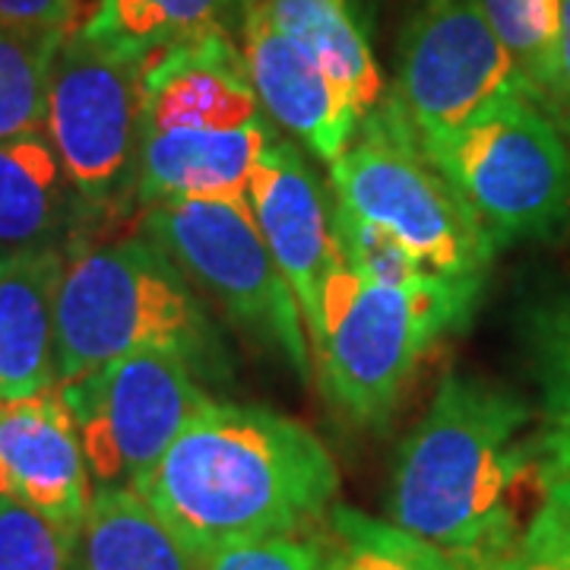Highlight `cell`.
I'll use <instances>...</instances> for the list:
<instances>
[{
	"instance_id": "cell-23",
	"label": "cell",
	"mask_w": 570,
	"mask_h": 570,
	"mask_svg": "<svg viewBox=\"0 0 570 570\" xmlns=\"http://www.w3.org/2000/svg\"><path fill=\"white\" fill-rule=\"evenodd\" d=\"M330 223H333V238L340 245V254L346 257V264L365 283L406 285L431 273V269H425L415 261V254L409 247L396 242L393 232H387L384 225L365 219L352 206L336 200V209H333Z\"/></svg>"
},
{
	"instance_id": "cell-18",
	"label": "cell",
	"mask_w": 570,
	"mask_h": 570,
	"mask_svg": "<svg viewBox=\"0 0 570 570\" xmlns=\"http://www.w3.org/2000/svg\"><path fill=\"white\" fill-rule=\"evenodd\" d=\"M245 7L247 0H99L80 32L146 61L171 45L242 26Z\"/></svg>"
},
{
	"instance_id": "cell-6",
	"label": "cell",
	"mask_w": 570,
	"mask_h": 570,
	"mask_svg": "<svg viewBox=\"0 0 570 570\" xmlns=\"http://www.w3.org/2000/svg\"><path fill=\"white\" fill-rule=\"evenodd\" d=\"M491 247L546 235L570 209V149L549 111L530 96L491 105L428 153Z\"/></svg>"
},
{
	"instance_id": "cell-10",
	"label": "cell",
	"mask_w": 570,
	"mask_h": 570,
	"mask_svg": "<svg viewBox=\"0 0 570 570\" xmlns=\"http://www.w3.org/2000/svg\"><path fill=\"white\" fill-rule=\"evenodd\" d=\"M393 96L431 153L491 105L530 92L479 0H431L400 39Z\"/></svg>"
},
{
	"instance_id": "cell-8",
	"label": "cell",
	"mask_w": 570,
	"mask_h": 570,
	"mask_svg": "<svg viewBox=\"0 0 570 570\" xmlns=\"http://www.w3.org/2000/svg\"><path fill=\"white\" fill-rule=\"evenodd\" d=\"M142 63L80 29L55 51L45 134L82 204L115 206L137 194Z\"/></svg>"
},
{
	"instance_id": "cell-11",
	"label": "cell",
	"mask_w": 570,
	"mask_h": 570,
	"mask_svg": "<svg viewBox=\"0 0 570 570\" xmlns=\"http://www.w3.org/2000/svg\"><path fill=\"white\" fill-rule=\"evenodd\" d=\"M247 200L273 261L302 307L307 343L317 358L324 348L321 295L326 276L343 261L321 178L295 142L273 137L250 171Z\"/></svg>"
},
{
	"instance_id": "cell-17",
	"label": "cell",
	"mask_w": 570,
	"mask_h": 570,
	"mask_svg": "<svg viewBox=\"0 0 570 570\" xmlns=\"http://www.w3.org/2000/svg\"><path fill=\"white\" fill-rule=\"evenodd\" d=\"M264 7L269 20L324 67L362 118L387 96L365 32L352 20L346 0H264Z\"/></svg>"
},
{
	"instance_id": "cell-7",
	"label": "cell",
	"mask_w": 570,
	"mask_h": 570,
	"mask_svg": "<svg viewBox=\"0 0 570 570\" xmlns=\"http://www.w3.org/2000/svg\"><path fill=\"white\" fill-rule=\"evenodd\" d=\"M142 235L216 298L247 336L276 352L302 381L311 377L302 307L266 247L250 200L149 206Z\"/></svg>"
},
{
	"instance_id": "cell-26",
	"label": "cell",
	"mask_w": 570,
	"mask_h": 570,
	"mask_svg": "<svg viewBox=\"0 0 570 570\" xmlns=\"http://www.w3.org/2000/svg\"><path fill=\"white\" fill-rule=\"evenodd\" d=\"M204 570H336V549L326 532H288L242 542L209 554Z\"/></svg>"
},
{
	"instance_id": "cell-9",
	"label": "cell",
	"mask_w": 570,
	"mask_h": 570,
	"mask_svg": "<svg viewBox=\"0 0 570 570\" xmlns=\"http://www.w3.org/2000/svg\"><path fill=\"white\" fill-rule=\"evenodd\" d=\"M194 371L171 352H137L58 384L99 489H134L209 403Z\"/></svg>"
},
{
	"instance_id": "cell-29",
	"label": "cell",
	"mask_w": 570,
	"mask_h": 570,
	"mask_svg": "<svg viewBox=\"0 0 570 570\" xmlns=\"http://www.w3.org/2000/svg\"><path fill=\"white\" fill-rule=\"evenodd\" d=\"M535 448L546 482L554 475H570V412L546 419V428L535 434Z\"/></svg>"
},
{
	"instance_id": "cell-3",
	"label": "cell",
	"mask_w": 570,
	"mask_h": 570,
	"mask_svg": "<svg viewBox=\"0 0 570 570\" xmlns=\"http://www.w3.org/2000/svg\"><path fill=\"white\" fill-rule=\"evenodd\" d=\"M137 352H171L197 371L219 355L190 279L146 235L70 257L55 307L58 384Z\"/></svg>"
},
{
	"instance_id": "cell-5",
	"label": "cell",
	"mask_w": 570,
	"mask_h": 570,
	"mask_svg": "<svg viewBox=\"0 0 570 570\" xmlns=\"http://www.w3.org/2000/svg\"><path fill=\"white\" fill-rule=\"evenodd\" d=\"M479 295V276L425 273L406 285L362 279L317 362L333 406L355 425H390L428 348L469 324Z\"/></svg>"
},
{
	"instance_id": "cell-14",
	"label": "cell",
	"mask_w": 570,
	"mask_h": 570,
	"mask_svg": "<svg viewBox=\"0 0 570 570\" xmlns=\"http://www.w3.org/2000/svg\"><path fill=\"white\" fill-rule=\"evenodd\" d=\"M0 466L29 508L80 530L92 501L80 428L58 384L22 400H0Z\"/></svg>"
},
{
	"instance_id": "cell-19",
	"label": "cell",
	"mask_w": 570,
	"mask_h": 570,
	"mask_svg": "<svg viewBox=\"0 0 570 570\" xmlns=\"http://www.w3.org/2000/svg\"><path fill=\"white\" fill-rule=\"evenodd\" d=\"M67 175L48 134L0 140V247H36L67 219Z\"/></svg>"
},
{
	"instance_id": "cell-24",
	"label": "cell",
	"mask_w": 570,
	"mask_h": 570,
	"mask_svg": "<svg viewBox=\"0 0 570 570\" xmlns=\"http://www.w3.org/2000/svg\"><path fill=\"white\" fill-rule=\"evenodd\" d=\"M73 542L77 532L17 494L0 498V570H73Z\"/></svg>"
},
{
	"instance_id": "cell-21",
	"label": "cell",
	"mask_w": 570,
	"mask_h": 570,
	"mask_svg": "<svg viewBox=\"0 0 570 570\" xmlns=\"http://www.w3.org/2000/svg\"><path fill=\"white\" fill-rule=\"evenodd\" d=\"M63 36L0 22V140L45 134L48 77Z\"/></svg>"
},
{
	"instance_id": "cell-15",
	"label": "cell",
	"mask_w": 570,
	"mask_h": 570,
	"mask_svg": "<svg viewBox=\"0 0 570 570\" xmlns=\"http://www.w3.org/2000/svg\"><path fill=\"white\" fill-rule=\"evenodd\" d=\"M61 250L48 245L0 254V400H22L58 384L55 307Z\"/></svg>"
},
{
	"instance_id": "cell-1",
	"label": "cell",
	"mask_w": 570,
	"mask_h": 570,
	"mask_svg": "<svg viewBox=\"0 0 570 570\" xmlns=\"http://www.w3.org/2000/svg\"><path fill=\"white\" fill-rule=\"evenodd\" d=\"M134 491L206 561L228 546L317 530L336 508L340 469L302 422L209 400Z\"/></svg>"
},
{
	"instance_id": "cell-33",
	"label": "cell",
	"mask_w": 570,
	"mask_h": 570,
	"mask_svg": "<svg viewBox=\"0 0 570 570\" xmlns=\"http://www.w3.org/2000/svg\"><path fill=\"white\" fill-rule=\"evenodd\" d=\"M7 494H13V491H10V482H7V472L0 466V498H7Z\"/></svg>"
},
{
	"instance_id": "cell-28",
	"label": "cell",
	"mask_w": 570,
	"mask_h": 570,
	"mask_svg": "<svg viewBox=\"0 0 570 570\" xmlns=\"http://www.w3.org/2000/svg\"><path fill=\"white\" fill-rule=\"evenodd\" d=\"M80 20V0H0V22L73 32Z\"/></svg>"
},
{
	"instance_id": "cell-30",
	"label": "cell",
	"mask_w": 570,
	"mask_h": 570,
	"mask_svg": "<svg viewBox=\"0 0 570 570\" xmlns=\"http://www.w3.org/2000/svg\"><path fill=\"white\" fill-rule=\"evenodd\" d=\"M517 570H570V551L551 546H520L513 551Z\"/></svg>"
},
{
	"instance_id": "cell-4",
	"label": "cell",
	"mask_w": 570,
	"mask_h": 570,
	"mask_svg": "<svg viewBox=\"0 0 570 570\" xmlns=\"http://www.w3.org/2000/svg\"><path fill=\"white\" fill-rule=\"evenodd\" d=\"M330 181L340 204L393 232L425 269L485 279L494 254L489 235L428 159L393 92L367 111L355 142L330 163Z\"/></svg>"
},
{
	"instance_id": "cell-25",
	"label": "cell",
	"mask_w": 570,
	"mask_h": 570,
	"mask_svg": "<svg viewBox=\"0 0 570 570\" xmlns=\"http://www.w3.org/2000/svg\"><path fill=\"white\" fill-rule=\"evenodd\" d=\"M527 346L546 400V419L570 412V292L527 317Z\"/></svg>"
},
{
	"instance_id": "cell-13",
	"label": "cell",
	"mask_w": 570,
	"mask_h": 570,
	"mask_svg": "<svg viewBox=\"0 0 570 570\" xmlns=\"http://www.w3.org/2000/svg\"><path fill=\"white\" fill-rule=\"evenodd\" d=\"M238 32L247 73L266 118L305 142L317 159L336 163L362 124L355 105L298 41L269 20L264 0H247Z\"/></svg>"
},
{
	"instance_id": "cell-31",
	"label": "cell",
	"mask_w": 570,
	"mask_h": 570,
	"mask_svg": "<svg viewBox=\"0 0 570 570\" xmlns=\"http://www.w3.org/2000/svg\"><path fill=\"white\" fill-rule=\"evenodd\" d=\"M558 121L570 127V0H561V108Z\"/></svg>"
},
{
	"instance_id": "cell-20",
	"label": "cell",
	"mask_w": 570,
	"mask_h": 570,
	"mask_svg": "<svg viewBox=\"0 0 570 570\" xmlns=\"http://www.w3.org/2000/svg\"><path fill=\"white\" fill-rule=\"evenodd\" d=\"M491 32L520 70L530 99L558 121L561 108V0H479Z\"/></svg>"
},
{
	"instance_id": "cell-12",
	"label": "cell",
	"mask_w": 570,
	"mask_h": 570,
	"mask_svg": "<svg viewBox=\"0 0 570 570\" xmlns=\"http://www.w3.org/2000/svg\"><path fill=\"white\" fill-rule=\"evenodd\" d=\"M140 137L232 134L264 121L245 55L232 32H209L142 63Z\"/></svg>"
},
{
	"instance_id": "cell-27",
	"label": "cell",
	"mask_w": 570,
	"mask_h": 570,
	"mask_svg": "<svg viewBox=\"0 0 570 570\" xmlns=\"http://www.w3.org/2000/svg\"><path fill=\"white\" fill-rule=\"evenodd\" d=\"M520 546H551L570 551V475H554L546 482L542 508L532 517Z\"/></svg>"
},
{
	"instance_id": "cell-2",
	"label": "cell",
	"mask_w": 570,
	"mask_h": 570,
	"mask_svg": "<svg viewBox=\"0 0 570 570\" xmlns=\"http://www.w3.org/2000/svg\"><path fill=\"white\" fill-rule=\"evenodd\" d=\"M532 412L482 377L448 374L412 428L390 485V523L425 539L460 568L520 549L546 498Z\"/></svg>"
},
{
	"instance_id": "cell-22",
	"label": "cell",
	"mask_w": 570,
	"mask_h": 570,
	"mask_svg": "<svg viewBox=\"0 0 570 570\" xmlns=\"http://www.w3.org/2000/svg\"><path fill=\"white\" fill-rule=\"evenodd\" d=\"M326 527L336 549V570H463L448 551L362 510L336 504Z\"/></svg>"
},
{
	"instance_id": "cell-32",
	"label": "cell",
	"mask_w": 570,
	"mask_h": 570,
	"mask_svg": "<svg viewBox=\"0 0 570 570\" xmlns=\"http://www.w3.org/2000/svg\"><path fill=\"white\" fill-rule=\"evenodd\" d=\"M463 570H517V564H513V551H510V554L498 558V561H485V564H475V568H463Z\"/></svg>"
},
{
	"instance_id": "cell-16",
	"label": "cell",
	"mask_w": 570,
	"mask_h": 570,
	"mask_svg": "<svg viewBox=\"0 0 570 570\" xmlns=\"http://www.w3.org/2000/svg\"><path fill=\"white\" fill-rule=\"evenodd\" d=\"M73 570H204V561L137 491L105 485L77 530Z\"/></svg>"
}]
</instances>
